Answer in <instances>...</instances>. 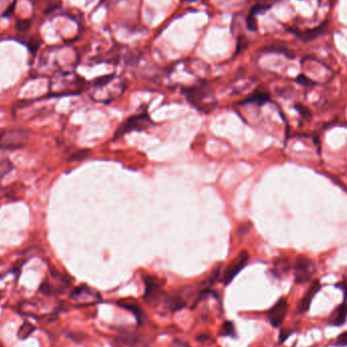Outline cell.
<instances>
[{
    "instance_id": "cell-1",
    "label": "cell",
    "mask_w": 347,
    "mask_h": 347,
    "mask_svg": "<svg viewBox=\"0 0 347 347\" xmlns=\"http://www.w3.org/2000/svg\"><path fill=\"white\" fill-rule=\"evenodd\" d=\"M125 90V81L114 76L97 79L90 86L88 95L98 103H111L118 99Z\"/></svg>"
},
{
    "instance_id": "cell-2",
    "label": "cell",
    "mask_w": 347,
    "mask_h": 347,
    "mask_svg": "<svg viewBox=\"0 0 347 347\" xmlns=\"http://www.w3.org/2000/svg\"><path fill=\"white\" fill-rule=\"evenodd\" d=\"M184 93L188 102L193 107L201 112L209 113L216 106V99L214 94L202 85H194L187 87Z\"/></svg>"
},
{
    "instance_id": "cell-3",
    "label": "cell",
    "mask_w": 347,
    "mask_h": 347,
    "mask_svg": "<svg viewBox=\"0 0 347 347\" xmlns=\"http://www.w3.org/2000/svg\"><path fill=\"white\" fill-rule=\"evenodd\" d=\"M69 300L76 307H86L102 302L101 295L87 285H79L69 295Z\"/></svg>"
},
{
    "instance_id": "cell-4",
    "label": "cell",
    "mask_w": 347,
    "mask_h": 347,
    "mask_svg": "<svg viewBox=\"0 0 347 347\" xmlns=\"http://www.w3.org/2000/svg\"><path fill=\"white\" fill-rule=\"evenodd\" d=\"M28 132L23 129H8L0 131V150H17L28 141Z\"/></svg>"
},
{
    "instance_id": "cell-5",
    "label": "cell",
    "mask_w": 347,
    "mask_h": 347,
    "mask_svg": "<svg viewBox=\"0 0 347 347\" xmlns=\"http://www.w3.org/2000/svg\"><path fill=\"white\" fill-rule=\"evenodd\" d=\"M153 125V121L147 112L131 116L128 118L116 131L115 138L122 136L123 134L130 131H140L144 130Z\"/></svg>"
},
{
    "instance_id": "cell-6",
    "label": "cell",
    "mask_w": 347,
    "mask_h": 347,
    "mask_svg": "<svg viewBox=\"0 0 347 347\" xmlns=\"http://www.w3.org/2000/svg\"><path fill=\"white\" fill-rule=\"evenodd\" d=\"M316 272V265L305 255L297 258L295 265V280L298 284H305L311 280Z\"/></svg>"
},
{
    "instance_id": "cell-7",
    "label": "cell",
    "mask_w": 347,
    "mask_h": 347,
    "mask_svg": "<svg viewBox=\"0 0 347 347\" xmlns=\"http://www.w3.org/2000/svg\"><path fill=\"white\" fill-rule=\"evenodd\" d=\"M248 261H249V254L246 251L241 252L225 270L223 274L222 282L225 285H229L234 279V277L246 267V265L248 264Z\"/></svg>"
},
{
    "instance_id": "cell-8",
    "label": "cell",
    "mask_w": 347,
    "mask_h": 347,
    "mask_svg": "<svg viewBox=\"0 0 347 347\" xmlns=\"http://www.w3.org/2000/svg\"><path fill=\"white\" fill-rule=\"evenodd\" d=\"M144 285H145V291L143 295V299L147 303H153L157 301L160 296L162 295V286H163V280L159 279L158 277L154 275H147L143 278Z\"/></svg>"
},
{
    "instance_id": "cell-9",
    "label": "cell",
    "mask_w": 347,
    "mask_h": 347,
    "mask_svg": "<svg viewBox=\"0 0 347 347\" xmlns=\"http://www.w3.org/2000/svg\"><path fill=\"white\" fill-rule=\"evenodd\" d=\"M288 312V304L286 299L281 298L272 308H270L267 312V318L269 320L270 324L272 327L277 328L280 327L283 321L285 320V317Z\"/></svg>"
},
{
    "instance_id": "cell-10",
    "label": "cell",
    "mask_w": 347,
    "mask_h": 347,
    "mask_svg": "<svg viewBox=\"0 0 347 347\" xmlns=\"http://www.w3.org/2000/svg\"><path fill=\"white\" fill-rule=\"evenodd\" d=\"M320 288H321L320 281L319 280H314L312 282V284L309 285L307 293L305 294V296L303 297V299L300 301V303L298 305V311L299 312H301V313L308 312L311 305H312L314 297L318 294V291L320 290Z\"/></svg>"
},
{
    "instance_id": "cell-11",
    "label": "cell",
    "mask_w": 347,
    "mask_h": 347,
    "mask_svg": "<svg viewBox=\"0 0 347 347\" xmlns=\"http://www.w3.org/2000/svg\"><path fill=\"white\" fill-rule=\"evenodd\" d=\"M120 308H123L124 309H127L129 311L130 313H132L135 318H136V321L138 323V325H141L144 320H145V314L143 312V309L140 308L139 304L136 302V301H132V300H121V301H118L116 303Z\"/></svg>"
},
{
    "instance_id": "cell-12",
    "label": "cell",
    "mask_w": 347,
    "mask_h": 347,
    "mask_svg": "<svg viewBox=\"0 0 347 347\" xmlns=\"http://www.w3.org/2000/svg\"><path fill=\"white\" fill-rule=\"evenodd\" d=\"M165 306L171 312H177L187 307V300L182 296L181 293L172 294L166 297Z\"/></svg>"
},
{
    "instance_id": "cell-13",
    "label": "cell",
    "mask_w": 347,
    "mask_h": 347,
    "mask_svg": "<svg viewBox=\"0 0 347 347\" xmlns=\"http://www.w3.org/2000/svg\"><path fill=\"white\" fill-rule=\"evenodd\" d=\"M122 346L125 347H150L149 339L137 334H126L118 340Z\"/></svg>"
},
{
    "instance_id": "cell-14",
    "label": "cell",
    "mask_w": 347,
    "mask_h": 347,
    "mask_svg": "<svg viewBox=\"0 0 347 347\" xmlns=\"http://www.w3.org/2000/svg\"><path fill=\"white\" fill-rule=\"evenodd\" d=\"M347 320V303L344 302L343 304L339 305L335 308L328 320V323L332 326H342L345 324Z\"/></svg>"
},
{
    "instance_id": "cell-15",
    "label": "cell",
    "mask_w": 347,
    "mask_h": 347,
    "mask_svg": "<svg viewBox=\"0 0 347 347\" xmlns=\"http://www.w3.org/2000/svg\"><path fill=\"white\" fill-rule=\"evenodd\" d=\"M35 330H36V327L33 324H31L30 322L26 321L20 327L19 332H17V337L22 340H25V339L29 338L34 333Z\"/></svg>"
},
{
    "instance_id": "cell-16",
    "label": "cell",
    "mask_w": 347,
    "mask_h": 347,
    "mask_svg": "<svg viewBox=\"0 0 347 347\" xmlns=\"http://www.w3.org/2000/svg\"><path fill=\"white\" fill-rule=\"evenodd\" d=\"M269 101V96L265 93H256L252 97H250L248 100H246L245 103L248 104H257V105H263L266 102Z\"/></svg>"
},
{
    "instance_id": "cell-17",
    "label": "cell",
    "mask_w": 347,
    "mask_h": 347,
    "mask_svg": "<svg viewBox=\"0 0 347 347\" xmlns=\"http://www.w3.org/2000/svg\"><path fill=\"white\" fill-rule=\"evenodd\" d=\"M222 335L224 336H229V337H236V332H235V327L233 322L231 321H226L224 322V324L222 325Z\"/></svg>"
},
{
    "instance_id": "cell-18",
    "label": "cell",
    "mask_w": 347,
    "mask_h": 347,
    "mask_svg": "<svg viewBox=\"0 0 347 347\" xmlns=\"http://www.w3.org/2000/svg\"><path fill=\"white\" fill-rule=\"evenodd\" d=\"M288 269H289L288 262H287L285 259L279 260V261L276 262L275 265H274V273L277 274V275H279V274H281V273H284V272H286Z\"/></svg>"
},
{
    "instance_id": "cell-19",
    "label": "cell",
    "mask_w": 347,
    "mask_h": 347,
    "mask_svg": "<svg viewBox=\"0 0 347 347\" xmlns=\"http://www.w3.org/2000/svg\"><path fill=\"white\" fill-rule=\"evenodd\" d=\"M321 32V28L319 29H314V30H309V31H307V32H302V33H297V35L299 37L305 40V41H308V40H311V39L315 38L319 33Z\"/></svg>"
},
{
    "instance_id": "cell-20",
    "label": "cell",
    "mask_w": 347,
    "mask_h": 347,
    "mask_svg": "<svg viewBox=\"0 0 347 347\" xmlns=\"http://www.w3.org/2000/svg\"><path fill=\"white\" fill-rule=\"evenodd\" d=\"M31 28V22L29 20H22L16 22V29L21 32H26Z\"/></svg>"
},
{
    "instance_id": "cell-21",
    "label": "cell",
    "mask_w": 347,
    "mask_h": 347,
    "mask_svg": "<svg viewBox=\"0 0 347 347\" xmlns=\"http://www.w3.org/2000/svg\"><path fill=\"white\" fill-rule=\"evenodd\" d=\"M297 81L302 84V85H306V86H313L316 84V82L314 80H312L311 78H308V77L304 76V75H301L299 76L298 78H297Z\"/></svg>"
},
{
    "instance_id": "cell-22",
    "label": "cell",
    "mask_w": 347,
    "mask_h": 347,
    "mask_svg": "<svg viewBox=\"0 0 347 347\" xmlns=\"http://www.w3.org/2000/svg\"><path fill=\"white\" fill-rule=\"evenodd\" d=\"M334 345L337 347H346L347 346V331L341 333L338 337Z\"/></svg>"
},
{
    "instance_id": "cell-23",
    "label": "cell",
    "mask_w": 347,
    "mask_h": 347,
    "mask_svg": "<svg viewBox=\"0 0 347 347\" xmlns=\"http://www.w3.org/2000/svg\"><path fill=\"white\" fill-rule=\"evenodd\" d=\"M296 108L298 109V111L301 113V115L303 116L304 118H309V117H311V114H309L308 109L305 108L304 106H302V105H297Z\"/></svg>"
},
{
    "instance_id": "cell-24",
    "label": "cell",
    "mask_w": 347,
    "mask_h": 347,
    "mask_svg": "<svg viewBox=\"0 0 347 347\" xmlns=\"http://www.w3.org/2000/svg\"><path fill=\"white\" fill-rule=\"evenodd\" d=\"M170 347H190L189 344L183 340H180V339H175L173 340V342L171 343Z\"/></svg>"
},
{
    "instance_id": "cell-25",
    "label": "cell",
    "mask_w": 347,
    "mask_h": 347,
    "mask_svg": "<svg viewBox=\"0 0 347 347\" xmlns=\"http://www.w3.org/2000/svg\"><path fill=\"white\" fill-rule=\"evenodd\" d=\"M206 339H208V336H207V335H205V334H203V335H200V336H198V337H197V341H205Z\"/></svg>"
},
{
    "instance_id": "cell-26",
    "label": "cell",
    "mask_w": 347,
    "mask_h": 347,
    "mask_svg": "<svg viewBox=\"0 0 347 347\" xmlns=\"http://www.w3.org/2000/svg\"><path fill=\"white\" fill-rule=\"evenodd\" d=\"M0 347H3L2 346V343H1V341H0Z\"/></svg>"
}]
</instances>
